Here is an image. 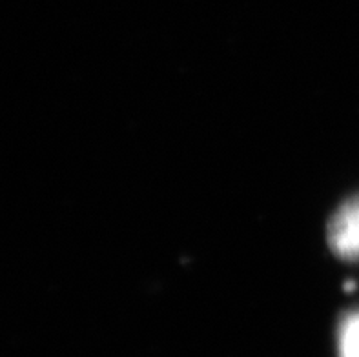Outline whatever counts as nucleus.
<instances>
[{"label": "nucleus", "instance_id": "nucleus-2", "mask_svg": "<svg viewBox=\"0 0 359 357\" xmlns=\"http://www.w3.org/2000/svg\"><path fill=\"white\" fill-rule=\"evenodd\" d=\"M337 357H359V310L343 314L336 332Z\"/></svg>", "mask_w": 359, "mask_h": 357}, {"label": "nucleus", "instance_id": "nucleus-1", "mask_svg": "<svg viewBox=\"0 0 359 357\" xmlns=\"http://www.w3.org/2000/svg\"><path fill=\"white\" fill-rule=\"evenodd\" d=\"M328 248L341 261H359V194L337 206L328 219Z\"/></svg>", "mask_w": 359, "mask_h": 357}]
</instances>
